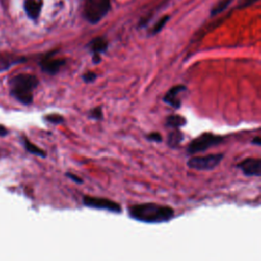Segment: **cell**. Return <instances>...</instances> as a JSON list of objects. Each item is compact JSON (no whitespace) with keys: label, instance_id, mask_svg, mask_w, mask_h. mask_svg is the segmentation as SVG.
<instances>
[{"label":"cell","instance_id":"1","mask_svg":"<svg viewBox=\"0 0 261 261\" xmlns=\"http://www.w3.org/2000/svg\"><path fill=\"white\" fill-rule=\"evenodd\" d=\"M128 214L132 218L147 222V223H160L170 220L174 215V210L165 205L155 203H143L128 207Z\"/></svg>","mask_w":261,"mask_h":261},{"label":"cell","instance_id":"2","mask_svg":"<svg viewBox=\"0 0 261 261\" xmlns=\"http://www.w3.org/2000/svg\"><path fill=\"white\" fill-rule=\"evenodd\" d=\"M37 76L21 73L11 80V94L22 104L29 105L33 102V91L38 86Z\"/></svg>","mask_w":261,"mask_h":261},{"label":"cell","instance_id":"3","mask_svg":"<svg viewBox=\"0 0 261 261\" xmlns=\"http://www.w3.org/2000/svg\"><path fill=\"white\" fill-rule=\"evenodd\" d=\"M110 8V0H86L84 15L91 23L101 20Z\"/></svg>","mask_w":261,"mask_h":261},{"label":"cell","instance_id":"4","mask_svg":"<svg viewBox=\"0 0 261 261\" xmlns=\"http://www.w3.org/2000/svg\"><path fill=\"white\" fill-rule=\"evenodd\" d=\"M222 141L223 138L221 136H217L212 133H204L191 141L188 147V152L191 155L197 154L220 144Z\"/></svg>","mask_w":261,"mask_h":261},{"label":"cell","instance_id":"5","mask_svg":"<svg viewBox=\"0 0 261 261\" xmlns=\"http://www.w3.org/2000/svg\"><path fill=\"white\" fill-rule=\"evenodd\" d=\"M223 154H208L205 156H194L187 162L188 166L196 170H212L222 160Z\"/></svg>","mask_w":261,"mask_h":261},{"label":"cell","instance_id":"6","mask_svg":"<svg viewBox=\"0 0 261 261\" xmlns=\"http://www.w3.org/2000/svg\"><path fill=\"white\" fill-rule=\"evenodd\" d=\"M83 203L87 207L95 208V209H103L108 210L110 212L114 213H120L121 212V206L109 199L106 198H97L92 196H85L83 199Z\"/></svg>","mask_w":261,"mask_h":261},{"label":"cell","instance_id":"7","mask_svg":"<svg viewBox=\"0 0 261 261\" xmlns=\"http://www.w3.org/2000/svg\"><path fill=\"white\" fill-rule=\"evenodd\" d=\"M238 167L248 176H260L261 160L259 158H246L238 164Z\"/></svg>","mask_w":261,"mask_h":261},{"label":"cell","instance_id":"8","mask_svg":"<svg viewBox=\"0 0 261 261\" xmlns=\"http://www.w3.org/2000/svg\"><path fill=\"white\" fill-rule=\"evenodd\" d=\"M187 90L184 85H176L168 90V92L164 95L163 101L173 108H179L181 105V101L179 98V94Z\"/></svg>","mask_w":261,"mask_h":261},{"label":"cell","instance_id":"9","mask_svg":"<svg viewBox=\"0 0 261 261\" xmlns=\"http://www.w3.org/2000/svg\"><path fill=\"white\" fill-rule=\"evenodd\" d=\"M65 64V59L62 58H52V57H45L41 63L40 66L42 70L48 74H55L57 73L61 67Z\"/></svg>","mask_w":261,"mask_h":261},{"label":"cell","instance_id":"10","mask_svg":"<svg viewBox=\"0 0 261 261\" xmlns=\"http://www.w3.org/2000/svg\"><path fill=\"white\" fill-rule=\"evenodd\" d=\"M42 8V0H25L24 2V9L28 13V15L36 19L41 11Z\"/></svg>","mask_w":261,"mask_h":261},{"label":"cell","instance_id":"11","mask_svg":"<svg viewBox=\"0 0 261 261\" xmlns=\"http://www.w3.org/2000/svg\"><path fill=\"white\" fill-rule=\"evenodd\" d=\"M107 47H108V43L102 37H97L89 43V48L93 52V54L100 55L101 53H103L107 50Z\"/></svg>","mask_w":261,"mask_h":261},{"label":"cell","instance_id":"12","mask_svg":"<svg viewBox=\"0 0 261 261\" xmlns=\"http://www.w3.org/2000/svg\"><path fill=\"white\" fill-rule=\"evenodd\" d=\"M182 140H184V135L179 130V128H173V130H171L168 134L167 144H168L169 147L175 148L182 142Z\"/></svg>","mask_w":261,"mask_h":261},{"label":"cell","instance_id":"13","mask_svg":"<svg viewBox=\"0 0 261 261\" xmlns=\"http://www.w3.org/2000/svg\"><path fill=\"white\" fill-rule=\"evenodd\" d=\"M187 123V120L184 116L181 115H178V114H173V115H169L167 118H166V122L165 124L169 127H172V128H179L184 125H186Z\"/></svg>","mask_w":261,"mask_h":261},{"label":"cell","instance_id":"14","mask_svg":"<svg viewBox=\"0 0 261 261\" xmlns=\"http://www.w3.org/2000/svg\"><path fill=\"white\" fill-rule=\"evenodd\" d=\"M24 147H25V149L29 152H31L33 154H36V155L41 156V157H45L46 156V153L42 149H40L39 147H37L36 145H34L33 143H31L28 140H24Z\"/></svg>","mask_w":261,"mask_h":261},{"label":"cell","instance_id":"15","mask_svg":"<svg viewBox=\"0 0 261 261\" xmlns=\"http://www.w3.org/2000/svg\"><path fill=\"white\" fill-rule=\"evenodd\" d=\"M231 1H232V0H221V1L212 9L211 14L214 15V14H217V13L223 11V10L229 5V3H230Z\"/></svg>","mask_w":261,"mask_h":261},{"label":"cell","instance_id":"16","mask_svg":"<svg viewBox=\"0 0 261 261\" xmlns=\"http://www.w3.org/2000/svg\"><path fill=\"white\" fill-rule=\"evenodd\" d=\"M168 18H169L168 15H166V16L160 18L159 21L154 25V28H153V30H152V34H157L158 32H160V31L163 29V27L165 25V23H166V21L168 20Z\"/></svg>","mask_w":261,"mask_h":261},{"label":"cell","instance_id":"17","mask_svg":"<svg viewBox=\"0 0 261 261\" xmlns=\"http://www.w3.org/2000/svg\"><path fill=\"white\" fill-rule=\"evenodd\" d=\"M90 117L95 119V120H100L103 117V113H102V108L100 106H97L95 108H93L90 111Z\"/></svg>","mask_w":261,"mask_h":261},{"label":"cell","instance_id":"18","mask_svg":"<svg viewBox=\"0 0 261 261\" xmlns=\"http://www.w3.org/2000/svg\"><path fill=\"white\" fill-rule=\"evenodd\" d=\"M46 119L51 122V123H54V124H57V123H62L64 121V118L59 115V114H56V113H53V114H49L46 116Z\"/></svg>","mask_w":261,"mask_h":261},{"label":"cell","instance_id":"19","mask_svg":"<svg viewBox=\"0 0 261 261\" xmlns=\"http://www.w3.org/2000/svg\"><path fill=\"white\" fill-rule=\"evenodd\" d=\"M96 79H97V74L95 72H93V71H87L83 75V80L86 83H93Z\"/></svg>","mask_w":261,"mask_h":261},{"label":"cell","instance_id":"20","mask_svg":"<svg viewBox=\"0 0 261 261\" xmlns=\"http://www.w3.org/2000/svg\"><path fill=\"white\" fill-rule=\"evenodd\" d=\"M147 140L152 141V142H161L162 141V137L159 133H151L149 135L146 136Z\"/></svg>","mask_w":261,"mask_h":261},{"label":"cell","instance_id":"21","mask_svg":"<svg viewBox=\"0 0 261 261\" xmlns=\"http://www.w3.org/2000/svg\"><path fill=\"white\" fill-rule=\"evenodd\" d=\"M66 176H68L71 180H73V181L76 182V184H82V182H83V179H82L81 177H79V176H76L75 174H72V173H70V172L66 173Z\"/></svg>","mask_w":261,"mask_h":261},{"label":"cell","instance_id":"22","mask_svg":"<svg viewBox=\"0 0 261 261\" xmlns=\"http://www.w3.org/2000/svg\"><path fill=\"white\" fill-rule=\"evenodd\" d=\"M101 61L100 55L99 54H93V62L94 63H99Z\"/></svg>","mask_w":261,"mask_h":261},{"label":"cell","instance_id":"23","mask_svg":"<svg viewBox=\"0 0 261 261\" xmlns=\"http://www.w3.org/2000/svg\"><path fill=\"white\" fill-rule=\"evenodd\" d=\"M261 139H260V137H255L254 139H253V141H252V143L253 144H255V145H257V146H260L261 145V141H260Z\"/></svg>","mask_w":261,"mask_h":261},{"label":"cell","instance_id":"24","mask_svg":"<svg viewBox=\"0 0 261 261\" xmlns=\"http://www.w3.org/2000/svg\"><path fill=\"white\" fill-rule=\"evenodd\" d=\"M6 134H7V129L3 125L0 124V136H4Z\"/></svg>","mask_w":261,"mask_h":261}]
</instances>
